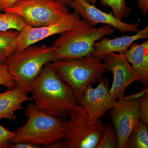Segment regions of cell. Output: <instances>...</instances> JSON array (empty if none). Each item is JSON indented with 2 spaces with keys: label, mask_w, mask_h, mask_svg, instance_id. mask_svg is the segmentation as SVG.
Instances as JSON below:
<instances>
[{
  "label": "cell",
  "mask_w": 148,
  "mask_h": 148,
  "mask_svg": "<svg viewBox=\"0 0 148 148\" xmlns=\"http://www.w3.org/2000/svg\"><path fill=\"white\" fill-rule=\"evenodd\" d=\"M69 5L73 9L74 13L87 21L92 27L99 24L110 25L122 33H137L138 23H125L117 18L112 13L104 12L86 0H71Z\"/></svg>",
  "instance_id": "8fae6325"
},
{
  "label": "cell",
  "mask_w": 148,
  "mask_h": 148,
  "mask_svg": "<svg viewBox=\"0 0 148 148\" xmlns=\"http://www.w3.org/2000/svg\"><path fill=\"white\" fill-rule=\"evenodd\" d=\"M51 65L60 78L71 88L78 104L88 86L100 80L106 71L101 58L92 55L54 61Z\"/></svg>",
  "instance_id": "277c9868"
},
{
  "label": "cell",
  "mask_w": 148,
  "mask_h": 148,
  "mask_svg": "<svg viewBox=\"0 0 148 148\" xmlns=\"http://www.w3.org/2000/svg\"><path fill=\"white\" fill-rule=\"evenodd\" d=\"M3 12L17 14L34 27L58 23L71 14L65 4L57 0H19Z\"/></svg>",
  "instance_id": "8992f818"
},
{
  "label": "cell",
  "mask_w": 148,
  "mask_h": 148,
  "mask_svg": "<svg viewBox=\"0 0 148 148\" xmlns=\"http://www.w3.org/2000/svg\"><path fill=\"white\" fill-rule=\"evenodd\" d=\"M85 21L74 13L63 21L48 26L34 27L26 25L19 32L16 51L20 52L46 38L75 29Z\"/></svg>",
  "instance_id": "30bf717a"
},
{
  "label": "cell",
  "mask_w": 148,
  "mask_h": 148,
  "mask_svg": "<svg viewBox=\"0 0 148 148\" xmlns=\"http://www.w3.org/2000/svg\"><path fill=\"white\" fill-rule=\"evenodd\" d=\"M138 8L144 15L147 13L148 10V0H137Z\"/></svg>",
  "instance_id": "d4e9b609"
},
{
  "label": "cell",
  "mask_w": 148,
  "mask_h": 148,
  "mask_svg": "<svg viewBox=\"0 0 148 148\" xmlns=\"http://www.w3.org/2000/svg\"><path fill=\"white\" fill-rule=\"evenodd\" d=\"M100 58L106 66V71L112 72L113 80L109 93L114 101L124 96L127 87L131 83L139 81L140 76L132 68L123 54L106 53Z\"/></svg>",
  "instance_id": "9c48e42d"
},
{
  "label": "cell",
  "mask_w": 148,
  "mask_h": 148,
  "mask_svg": "<svg viewBox=\"0 0 148 148\" xmlns=\"http://www.w3.org/2000/svg\"><path fill=\"white\" fill-rule=\"evenodd\" d=\"M30 92L37 108L54 116L69 115L78 105L73 90L58 77L50 62L43 67Z\"/></svg>",
  "instance_id": "6da1fadb"
},
{
  "label": "cell",
  "mask_w": 148,
  "mask_h": 148,
  "mask_svg": "<svg viewBox=\"0 0 148 148\" xmlns=\"http://www.w3.org/2000/svg\"><path fill=\"white\" fill-rule=\"evenodd\" d=\"M54 50L53 45H32L20 52L15 51L9 57L5 63L17 85L30 92L43 67L53 61Z\"/></svg>",
  "instance_id": "5b68a950"
},
{
  "label": "cell",
  "mask_w": 148,
  "mask_h": 148,
  "mask_svg": "<svg viewBox=\"0 0 148 148\" xmlns=\"http://www.w3.org/2000/svg\"><path fill=\"white\" fill-rule=\"evenodd\" d=\"M18 34L19 32L13 29L0 31V64H5L16 51Z\"/></svg>",
  "instance_id": "2e32d148"
},
{
  "label": "cell",
  "mask_w": 148,
  "mask_h": 148,
  "mask_svg": "<svg viewBox=\"0 0 148 148\" xmlns=\"http://www.w3.org/2000/svg\"><path fill=\"white\" fill-rule=\"evenodd\" d=\"M148 90L119 99L110 109L109 115L113 123L118 141V148H126L132 130L140 120L138 98Z\"/></svg>",
  "instance_id": "ba28073f"
},
{
  "label": "cell",
  "mask_w": 148,
  "mask_h": 148,
  "mask_svg": "<svg viewBox=\"0 0 148 148\" xmlns=\"http://www.w3.org/2000/svg\"><path fill=\"white\" fill-rule=\"evenodd\" d=\"M115 30L106 24L98 28L92 27L85 20L77 28L60 34L53 43V61L92 55L95 42L106 36H112Z\"/></svg>",
  "instance_id": "3957f363"
},
{
  "label": "cell",
  "mask_w": 148,
  "mask_h": 148,
  "mask_svg": "<svg viewBox=\"0 0 148 148\" xmlns=\"http://www.w3.org/2000/svg\"><path fill=\"white\" fill-rule=\"evenodd\" d=\"M0 85L5 86L7 89H12L17 86L5 63L0 64Z\"/></svg>",
  "instance_id": "44dd1931"
},
{
  "label": "cell",
  "mask_w": 148,
  "mask_h": 148,
  "mask_svg": "<svg viewBox=\"0 0 148 148\" xmlns=\"http://www.w3.org/2000/svg\"><path fill=\"white\" fill-rule=\"evenodd\" d=\"M148 38V26L139 30L132 36H123L114 39L103 38L94 45V50L92 55L100 57L101 56L110 53L118 52L124 54L134 42L137 40Z\"/></svg>",
  "instance_id": "4fadbf2b"
},
{
  "label": "cell",
  "mask_w": 148,
  "mask_h": 148,
  "mask_svg": "<svg viewBox=\"0 0 148 148\" xmlns=\"http://www.w3.org/2000/svg\"><path fill=\"white\" fill-rule=\"evenodd\" d=\"M14 135V132L0 125V148H9Z\"/></svg>",
  "instance_id": "603a6c76"
},
{
  "label": "cell",
  "mask_w": 148,
  "mask_h": 148,
  "mask_svg": "<svg viewBox=\"0 0 148 148\" xmlns=\"http://www.w3.org/2000/svg\"><path fill=\"white\" fill-rule=\"evenodd\" d=\"M118 141L114 127L110 123L105 125L101 140L96 148H118Z\"/></svg>",
  "instance_id": "ffe728a7"
},
{
  "label": "cell",
  "mask_w": 148,
  "mask_h": 148,
  "mask_svg": "<svg viewBox=\"0 0 148 148\" xmlns=\"http://www.w3.org/2000/svg\"><path fill=\"white\" fill-rule=\"evenodd\" d=\"M28 120L14 132L11 143L24 142L39 146H47L64 140L66 121L48 114L31 103L25 109Z\"/></svg>",
  "instance_id": "7a4b0ae2"
},
{
  "label": "cell",
  "mask_w": 148,
  "mask_h": 148,
  "mask_svg": "<svg viewBox=\"0 0 148 148\" xmlns=\"http://www.w3.org/2000/svg\"><path fill=\"white\" fill-rule=\"evenodd\" d=\"M19 0H0V10L3 12ZM61 1V0H57Z\"/></svg>",
  "instance_id": "484cf974"
},
{
  "label": "cell",
  "mask_w": 148,
  "mask_h": 148,
  "mask_svg": "<svg viewBox=\"0 0 148 148\" xmlns=\"http://www.w3.org/2000/svg\"><path fill=\"white\" fill-rule=\"evenodd\" d=\"M123 55L132 68L140 75L139 81L148 84V40L138 44L132 43Z\"/></svg>",
  "instance_id": "9a60e30c"
},
{
  "label": "cell",
  "mask_w": 148,
  "mask_h": 148,
  "mask_svg": "<svg viewBox=\"0 0 148 148\" xmlns=\"http://www.w3.org/2000/svg\"><path fill=\"white\" fill-rule=\"evenodd\" d=\"M28 93L18 86L0 93V119L15 121L17 118L15 112L24 109L22 103L33 100Z\"/></svg>",
  "instance_id": "5bb4252c"
},
{
  "label": "cell",
  "mask_w": 148,
  "mask_h": 148,
  "mask_svg": "<svg viewBox=\"0 0 148 148\" xmlns=\"http://www.w3.org/2000/svg\"><path fill=\"white\" fill-rule=\"evenodd\" d=\"M47 148H66V143L64 140H60L55 141L47 146H46Z\"/></svg>",
  "instance_id": "4316f807"
},
{
  "label": "cell",
  "mask_w": 148,
  "mask_h": 148,
  "mask_svg": "<svg viewBox=\"0 0 148 148\" xmlns=\"http://www.w3.org/2000/svg\"><path fill=\"white\" fill-rule=\"evenodd\" d=\"M70 1H71V0H61V1L64 3L66 5H69Z\"/></svg>",
  "instance_id": "83f0119b"
},
{
  "label": "cell",
  "mask_w": 148,
  "mask_h": 148,
  "mask_svg": "<svg viewBox=\"0 0 148 148\" xmlns=\"http://www.w3.org/2000/svg\"><path fill=\"white\" fill-rule=\"evenodd\" d=\"M148 148V125L140 120L130 135L126 148Z\"/></svg>",
  "instance_id": "e0dca14e"
},
{
  "label": "cell",
  "mask_w": 148,
  "mask_h": 148,
  "mask_svg": "<svg viewBox=\"0 0 148 148\" xmlns=\"http://www.w3.org/2000/svg\"><path fill=\"white\" fill-rule=\"evenodd\" d=\"M70 119L65 124L64 140L67 148H96L105 125L101 120L91 122L83 106H76L69 114Z\"/></svg>",
  "instance_id": "52a82bcc"
},
{
  "label": "cell",
  "mask_w": 148,
  "mask_h": 148,
  "mask_svg": "<svg viewBox=\"0 0 148 148\" xmlns=\"http://www.w3.org/2000/svg\"><path fill=\"white\" fill-rule=\"evenodd\" d=\"M139 112L140 120L146 124H148V90L138 98Z\"/></svg>",
  "instance_id": "7402d4cb"
},
{
  "label": "cell",
  "mask_w": 148,
  "mask_h": 148,
  "mask_svg": "<svg viewBox=\"0 0 148 148\" xmlns=\"http://www.w3.org/2000/svg\"><path fill=\"white\" fill-rule=\"evenodd\" d=\"M41 146L33 145L30 143L24 142H18L11 143L9 147L10 148H41Z\"/></svg>",
  "instance_id": "cb8c5ba5"
},
{
  "label": "cell",
  "mask_w": 148,
  "mask_h": 148,
  "mask_svg": "<svg viewBox=\"0 0 148 148\" xmlns=\"http://www.w3.org/2000/svg\"><path fill=\"white\" fill-rule=\"evenodd\" d=\"M2 12L0 10V31L13 29L19 32L27 25L23 18L17 14Z\"/></svg>",
  "instance_id": "ac0fdd59"
},
{
  "label": "cell",
  "mask_w": 148,
  "mask_h": 148,
  "mask_svg": "<svg viewBox=\"0 0 148 148\" xmlns=\"http://www.w3.org/2000/svg\"><path fill=\"white\" fill-rule=\"evenodd\" d=\"M95 88L92 85L88 86L79 102L87 112L90 121L93 123L98 121L106 112L116 104L109 93V83L107 80L101 79Z\"/></svg>",
  "instance_id": "7c38bea8"
},
{
  "label": "cell",
  "mask_w": 148,
  "mask_h": 148,
  "mask_svg": "<svg viewBox=\"0 0 148 148\" xmlns=\"http://www.w3.org/2000/svg\"><path fill=\"white\" fill-rule=\"evenodd\" d=\"M90 3H95L99 1L104 5L108 6L112 9L114 16L120 20L126 18L132 12V9L125 3V0H86Z\"/></svg>",
  "instance_id": "d6986e66"
}]
</instances>
